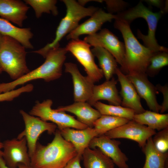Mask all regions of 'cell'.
Wrapping results in <instances>:
<instances>
[{
  "label": "cell",
  "mask_w": 168,
  "mask_h": 168,
  "mask_svg": "<svg viewBox=\"0 0 168 168\" xmlns=\"http://www.w3.org/2000/svg\"><path fill=\"white\" fill-rule=\"evenodd\" d=\"M121 86V106L132 110L135 114L142 113L145 110L142 105L140 97L133 84L126 75L118 68L116 72Z\"/></svg>",
  "instance_id": "cell-17"
},
{
  "label": "cell",
  "mask_w": 168,
  "mask_h": 168,
  "mask_svg": "<svg viewBox=\"0 0 168 168\" xmlns=\"http://www.w3.org/2000/svg\"><path fill=\"white\" fill-rule=\"evenodd\" d=\"M24 2L30 6L39 18L43 13H51L54 16L58 14L56 0H25Z\"/></svg>",
  "instance_id": "cell-29"
},
{
  "label": "cell",
  "mask_w": 168,
  "mask_h": 168,
  "mask_svg": "<svg viewBox=\"0 0 168 168\" xmlns=\"http://www.w3.org/2000/svg\"><path fill=\"white\" fill-rule=\"evenodd\" d=\"M148 4L159 8L164 14L168 10V2L160 0H146L144 1Z\"/></svg>",
  "instance_id": "cell-35"
},
{
  "label": "cell",
  "mask_w": 168,
  "mask_h": 168,
  "mask_svg": "<svg viewBox=\"0 0 168 168\" xmlns=\"http://www.w3.org/2000/svg\"><path fill=\"white\" fill-rule=\"evenodd\" d=\"M83 40L91 46L105 49L113 56L121 68L123 66L125 57L124 43L108 29L104 28L99 32L88 35Z\"/></svg>",
  "instance_id": "cell-10"
},
{
  "label": "cell",
  "mask_w": 168,
  "mask_h": 168,
  "mask_svg": "<svg viewBox=\"0 0 168 168\" xmlns=\"http://www.w3.org/2000/svg\"><path fill=\"white\" fill-rule=\"evenodd\" d=\"M2 157L6 165L11 168H17L20 164L30 165V159L28 153L25 137L13 138L3 142Z\"/></svg>",
  "instance_id": "cell-12"
},
{
  "label": "cell",
  "mask_w": 168,
  "mask_h": 168,
  "mask_svg": "<svg viewBox=\"0 0 168 168\" xmlns=\"http://www.w3.org/2000/svg\"><path fill=\"white\" fill-rule=\"evenodd\" d=\"M164 13L161 11L153 12L140 2L136 6L126 11L116 14L117 18L123 19L129 24L134 19L142 18L147 22L148 27L147 35L142 34L139 30H137L138 38L141 39L144 46L153 51L168 52L166 48L160 45L155 37V33L158 22Z\"/></svg>",
  "instance_id": "cell-6"
},
{
  "label": "cell",
  "mask_w": 168,
  "mask_h": 168,
  "mask_svg": "<svg viewBox=\"0 0 168 168\" xmlns=\"http://www.w3.org/2000/svg\"><path fill=\"white\" fill-rule=\"evenodd\" d=\"M2 69L0 65V69Z\"/></svg>",
  "instance_id": "cell-41"
},
{
  "label": "cell",
  "mask_w": 168,
  "mask_h": 168,
  "mask_svg": "<svg viewBox=\"0 0 168 168\" xmlns=\"http://www.w3.org/2000/svg\"><path fill=\"white\" fill-rule=\"evenodd\" d=\"M101 115H109L133 120L135 113L132 110L121 105H107L98 101L93 105Z\"/></svg>",
  "instance_id": "cell-28"
},
{
  "label": "cell",
  "mask_w": 168,
  "mask_h": 168,
  "mask_svg": "<svg viewBox=\"0 0 168 168\" xmlns=\"http://www.w3.org/2000/svg\"><path fill=\"white\" fill-rule=\"evenodd\" d=\"M145 156L142 168H168V152L162 153L155 147L152 138H149L142 149Z\"/></svg>",
  "instance_id": "cell-23"
},
{
  "label": "cell",
  "mask_w": 168,
  "mask_h": 168,
  "mask_svg": "<svg viewBox=\"0 0 168 168\" xmlns=\"http://www.w3.org/2000/svg\"><path fill=\"white\" fill-rule=\"evenodd\" d=\"M114 26L121 32L124 42L125 59L120 70L125 75L146 73L150 59L156 52L139 42L133 34L130 24L125 20L116 18Z\"/></svg>",
  "instance_id": "cell-2"
},
{
  "label": "cell",
  "mask_w": 168,
  "mask_h": 168,
  "mask_svg": "<svg viewBox=\"0 0 168 168\" xmlns=\"http://www.w3.org/2000/svg\"><path fill=\"white\" fill-rule=\"evenodd\" d=\"M26 49L17 40L4 36L0 48V65L14 80L30 71L26 62Z\"/></svg>",
  "instance_id": "cell-5"
},
{
  "label": "cell",
  "mask_w": 168,
  "mask_h": 168,
  "mask_svg": "<svg viewBox=\"0 0 168 168\" xmlns=\"http://www.w3.org/2000/svg\"><path fill=\"white\" fill-rule=\"evenodd\" d=\"M54 134L52 141L47 145L37 142L30 158V165L33 168H63L77 154L73 145L64 139L58 129Z\"/></svg>",
  "instance_id": "cell-1"
},
{
  "label": "cell",
  "mask_w": 168,
  "mask_h": 168,
  "mask_svg": "<svg viewBox=\"0 0 168 168\" xmlns=\"http://www.w3.org/2000/svg\"><path fill=\"white\" fill-rule=\"evenodd\" d=\"M82 158V156L77 154L63 168H82L80 165V161Z\"/></svg>",
  "instance_id": "cell-36"
},
{
  "label": "cell",
  "mask_w": 168,
  "mask_h": 168,
  "mask_svg": "<svg viewBox=\"0 0 168 168\" xmlns=\"http://www.w3.org/2000/svg\"><path fill=\"white\" fill-rule=\"evenodd\" d=\"M91 50L94 57L98 59L106 81L110 80L118 68L116 60L109 51L102 47H95Z\"/></svg>",
  "instance_id": "cell-26"
},
{
  "label": "cell",
  "mask_w": 168,
  "mask_h": 168,
  "mask_svg": "<svg viewBox=\"0 0 168 168\" xmlns=\"http://www.w3.org/2000/svg\"><path fill=\"white\" fill-rule=\"evenodd\" d=\"M3 147V142H1L0 139V156H2L3 152L1 150V149Z\"/></svg>",
  "instance_id": "cell-38"
},
{
  "label": "cell",
  "mask_w": 168,
  "mask_h": 168,
  "mask_svg": "<svg viewBox=\"0 0 168 168\" xmlns=\"http://www.w3.org/2000/svg\"><path fill=\"white\" fill-rule=\"evenodd\" d=\"M3 71V70L2 69H0V74Z\"/></svg>",
  "instance_id": "cell-40"
},
{
  "label": "cell",
  "mask_w": 168,
  "mask_h": 168,
  "mask_svg": "<svg viewBox=\"0 0 168 168\" xmlns=\"http://www.w3.org/2000/svg\"><path fill=\"white\" fill-rule=\"evenodd\" d=\"M133 120L154 130L159 131L168 127V114L145 110L141 114H135Z\"/></svg>",
  "instance_id": "cell-25"
},
{
  "label": "cell",
  "mask_w": 168,
  "mask_h": 168,
  "mask_svg": "<svg viewBox=\"0 0 168 168\" xmlns=\"http://www.w3.org/2000/svg\"><path fill=\"white\" fill-rule=\"evenodd\" d=\"M0 33L3 36L10 37L17 40L26 49L33 48L30 42L33 34L29 28L17 27L10 21L0 18Z\"/></svg>",
  "instance_id": "cell-22"
},
{
  "label": "cell",
  "mask_w": 168,
  "mask_h": 168,
  "mask_svg": "<svg viewBox=\"0 0 168 168\" xmlns=\"http://www.w3.org/2000/svg\"><path fill=\"white\" fill-rule=\"evenodd\" d=\"M33 88V85L29 84L17 89L1 93L0 94V102L12 101L22 93L31 91Z\"/></svg>",
  "instance_id": "cell-32"
},
{
  "label": "cell",
  "mask_w": 168,
  "mask_h": 168,
  "mask_svg": "<svg viewBox=\"0 0 168 168\" xmlns=\"http://www.w3.org/2000/svg\"><path fill=\"white\" fill-rule=\"evenodd\" d=\"M52 100L48 99L40 103L37 101L30 110L29 114L40 118L42 120L50 121L55 124L59 130L72 128L77 129H82L88 127L80 122L72 116L65 112L57 111L51 108Z\"/></svg>",
  "instance_id": "cell-7"
},
{
  "label": "cell",
  "mask_w": 168,
  "mask_h": 168,
  "mask_svg": "<svg viewBox=\"0 0 168 168\" xmlns=\"http://www.w3.org/2000/svg\"><path fill=\"white\" fill-rule=\"evenodd\" d=\"M156 133L155 130L132 120L104 134L112 139L123 138L132 140L137 142L142 149L147 140Z\"/></svg>",
  "instance_id": "cell-11"
},
{
  "label": "cell",
  "mask_w": 168,
  "mask_h": 168,
  "mask_svg": "<svg viewBox=\"0 0 168 168\" xmlns=\"http://www.w3.org/2000/svg\"><path fill=\"white\" fill-rule=\"evenodd\" d=\"M168 65V52L161 51L156 52L150 59L146 73L147 76L154 77L163 68Z\"/></svg>",
  "instance_id": "cell-30"
},
{
  "label": "cell",
  "mask_w": 168,
  "mask_h": 168,
  "mask_svg": "<svg viewBox=\"0 0 168 168\" xmlns=\"http://www.w3.org/2000/svg\"><path fill=\"white\" fill-rule=\"evenodd\" d=\"M4 36L0 33V48L2 44Z\"/></svg>",
  "instance_id": "cell-39"
},
{
  "label": "cell",
  "mask_w": 168,
  "mask_h": 168,
  "mask_svg": "<svg viewBox=\"0 0 168 168\" xmlns=\"http://www.w3.org/2000/svg\"><path fill=\"white\" fill-rule=\"evenodd\" d=\"M18 168H33L30 165H26L22 164L18 165ZM0 168H11L6 164L2 156H0Z\"/></svg>",
  "instance_id": "cell-37"
},
{
  "label": "cell",
  "mask_w": 168,
  "mask_h": 168,
  "mask_svg": "<svg viewBox=\"0 0 168 168\" xmlns=\"http://www.w3.org/2000/svg\"><path fill=\"white\" fill-rule=\"evenodd\" d=\"M152 138L153 144L160 152L165 153L168 150V127L159 131Z\"/></svg>",
  "instance_id": "cell-31"
},
{
  "label": "cell",
  "mask_w": 168,
  "mask_h": 168,
  "mask_svg": "<svg viewBox=\"0 0 168 168\" xmlns=\"http://www.w3.org/2000/svg\"><path fill=\"white\" fill-rule=\"evenodd\" d=\"M62 1L66 6V12L57 29L54 39L42 48L33 52L44 58L50 50L59 47L60 40L77 27L81 19L86 16H91L98 9L93 6L84 7L74 0Z\"/></svg>",
  "instance_id": "cell-4"
},
{
  "label": "cell",
  "mask_w": 168,
  "mask_h": 168,
  "mask_svg": "<svg viewBox=\"0 0 168 168\" xmlns=\"http://www.w3.org/2000/svg\"><path fill=\"white\" fill-rule=\"evenodd\" d=\"M120 141L110 138L105 134L93 138L88 147L98 148L104 154L110 158L119 168H129L127 164L128 158L119 147Z\"/></svg>",
  "instance_id": "cell-13"
},
{
  "label": "cell",
  "mask_w": 168,
  "mask_h": 168,
  "mask_svg": "<svg viewBox=\"0 0 168 168\" xmlns=\"http://www.w3.org/2000/svg\"><path fill=\"white\" fill-rule=\"evenodd\" d=\"M109 13H120L124 11L127 6V3L122 0H104Z\"/></svg>",
  "instance_id": "cell-33"
},
{
  "label": "cell",
  "mask_w": 168,
  "mask_h": 168,
  "mask_svg": "<svg viewBox=\"0 0 168 168\" xmlns=\"http://www.w3.org/2000/svg\"><path fill=\"white\" fill-rule=\"evenodd\" d=\"M64 66L65 72L69 73L72 77L75 102H87L92 95L94 82L87 76H83L76 64L66 63Z\"/></svg>",
  "instance_id": "cell-15"
},
{
  "label": "cell",
  "mask_w": 168,
  "mask_h": 168,
  "mask_svg": "<svg viewBox=\"0 0 168 168\" xmlns=\"http://www.w3.org/2000/svg\"><path fill=\"white\" fill-rule=\"evenodd\" d=\"M57 111L68 112L75 114L77 120L88 127L93 128L95 122L102 115L86 102H76L68 105L59 107Z\"/></svg>",
  "instance_id": "cell-21"
},
{
  "label": "cell",
  "mask_w": 168,
  "mask_h": 168,
  "mask_svg": "<svg viewBox=\"0 0 168 168\" xmlns=\"http://www.w3.org/2000/svg\"><path fill=\"white\" fill-rule=\"evenodd\" d=\"M20 113L23 118L25 127L24 131L18 134L17 138L20 139L24 137L26 138L28 153L30 158L35 152L40 135L45 131L49 134L54 133L57 126L53 123L44 121L22 110H20Z\"/></svg>",
  "instance_id": "cell-8"
},
{
  "label": "cell",
  "mask_w": 168,
  "mask_h": 168,
  "mask_svg": "<svg viewBox=\"0 0 168 168\" xmlns=\"http://www.w3.org/2000/svg\"><path fill=\"white\" fill-rule=\"evenodd\" d=\"M67 52L65 48L60 47L50 50L44 62L37 68L13 81L0 83V94L13 90L17 86L33 80L42 79L49 82L58 79L62 75Z\"/></svg>",
  "instance_id": "cell-3"
},
{
  "label": "cell",
  "mask_w": 168,
  "mask_h": 168,
  "mask_svg": "<svg viewBox=\"0 0 168 168\" xmlns=\"http://www.w3.org/2000/svg\"><path fill=\"white\" fill-rule=\"evenodd\" d=\"M117 81L114 77L101 84L94 85L92 95L87 102L93 106L100 100L107 101L110 105H121V98L116 87Z\"/></svg>",
  "instance_id": "cell-20"
},
{
  "label": "cell",
  "mask_w": 168,
  "mask_h": 168,
  "mask_svg": "<svg viewBox=\"0 0 168 168\" xmlns=\"http://www.w3.org/2000/svg\"><path fill=\"white\" fill-rule=\"evenodd\" d=\"M59 131L64 139L73 145L77 154L81 156L85 149L88 147L91 140L98 136L93 127H87L82 129L67 128Z\"/></svg>",
  "instance_id": "cell-18"
},
{
  "label": "cell",
  "mask_w": 168,
  "mask_h": 168,
  "mask_svg": "<svg viewBox=\"0 0 168 168\" xmlns=\"http://www.w3.org/2000/svg\"><path fill=\"white\" fill-rule=\"evenodd\" d=\"M82 158L85 168H114L112 160L98 148H86Z\"/></svg>",
  "instance_id": "cell-24"
},
{
  "label": "cell",
  "mask_w": 168,
  "mask_h": 168,
  "mask_svg": "<svg viewBox=\"0 0 168 168\" xmlns=\"http://www.w3.org/2000/svg\"><path fill=\"white\" fill-rule=\"evenodd\" d=\"M134 86L140 97L144 99L150 110L159 113L161 106L157 102L156 86L148 80L146 73L126 75Z\"/></svg>",
  "instance_id": "cell-14"
},
{
  "label": "cell",
  "mask_w": 168,
  "mask_h": 168,
  "mask_svg": "<svg viewBox=\"0 0 168 168\" xmlns=\"http://www.w3.org/2000/svg\"><path fill=\"white\" fill-rule=\"evenodd\" d=\"M129 120L123 118L102 115L94 123L93 128L99 136L125 124Z\"/></svg>",
  "instance_id": "cell-27"
},
{
  "label": "cell",
  "mask_w": 168,
  "mask_h": 168,
  "mask_svg": "<svg viewBox=\"0 0 168 168\" xmlns=\"http://www.w3.org/2000/svg\"><path fill=\"white\" fill-rule=\"evenodd\" d=\"M116 18V15L107 13L101 9L98 8L87 20L80 25L67 35V40L79 39L83 35H90L101 29L103 25L107 22H111Z\"/></svg>",
  "instance_id": "cell-16"
},
{
  "label": "cell",
  "mask_w": 168,
  "mask_h": 168,
  "mask_svg": "<svg viewBox=\"0 0 168 168\" xmlns=\"http://www.w3.org/2000/svg\"><path fill=\"white\" fill-rule=\"evenodd\" d=\"M91 45L79 39L72 40L66 46L67 51L70 52L83 67L87 76L94 82L103 77L102 70L96 64L90 47Z\"/></svg>",
  "instance_id": "cell-9"
},
{
  "label": "cell",
  "mask_w": 168,
  "mask_h": 168,
  "mask_svg": "<svg viewBox=\"0 0 168 168\" xmlns=\"http://www.w3.org/2000/svg\"><path fill=\"white\" fill-rule=\"evenodd\" d=\"M30 7L19 0H0V16L1 18L20 27L27 19Z\"/></svg>",
  "instance_id": "cell-19"
},
{
  "label": "cell",
  "mask_w": 168,
  "mask_h": 168,
  "mask_svg": "<svg viewBox=\"0 0 168 168\" xmlns=\"http://www.w3.org/2000/svg\"><path fill=\"white\" fill-rule=\"evenodd\" d=\"M158 91L161 92L163 96V100L161 105L160 112L163 114L168 110V85L166 84L161 85L158 84L156 86Z\"/></svg>",
  "instance_id": "cell-34"
}]
</instances>
